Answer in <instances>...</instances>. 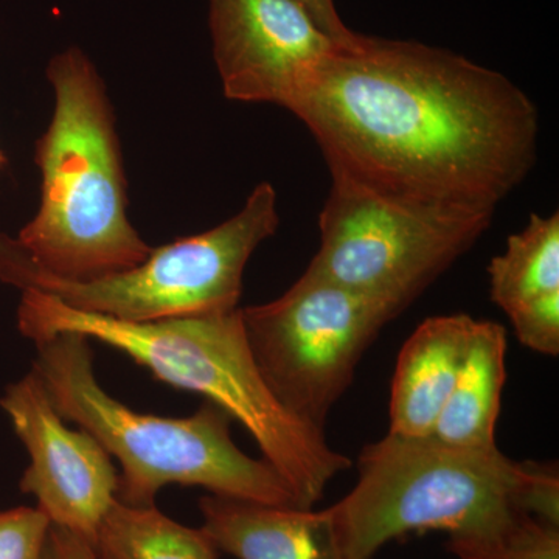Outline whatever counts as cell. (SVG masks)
<instances>
[{"instance_id":"cell-1","label":"cell","mask_w":559,"mask_h":559,"mask_svg":"<svg viewBox=\"0 0 559 559\" xmlns=\"http://www.w3.org/2000/svg\"><path fill=\"white\" fill-rule=\"evenodd\" d=\"M290 112L331 179L429 207L495 215L538 153L539 112L520 86L417 40L356 33Z\"/></svg>"},{"instance_id":"cell-2","label":"cell","mask_w":559,"mask_h":559,"mask_svg":"<svg viewBox=\"0 0 559 559\" xmlns=\"http://www.w3.org/2000/svg\"><path fill=\"white\" fill-rule=\"evenodd\" d=\"M17 308L22 336L39 344L75 333L130 356L154 380L198 393L241 423L285 479L299 509H312L330 481L352 466L322 429L286 409L250 352L241 308L226 314L130 323L76 311L25 288Z\"/></svg>"},{"instance_id":"cell-3","label":"cell","mask_w":559,"mask_h":559,"mask_svg":"<svg viewBox=\"0 0 559 559\" xmlns=\"http://www.w3.org/2000/svg\"><path fill=\"white\" fill-rule=\"evenodd\" d=\"M358 473L355 488L330 507L345 559H371L409 533L485 535L520 513L559 527L558 469L516 462L498 447L389 432L364 448Z\"/></svg>"},{"instance_id":"cell-4","label":"cell","mask_w":559,"mask_h":559,"mask_svg":"<svg viewBox=\"0 0 559 559\" xmlns=\"http://www.w3.org/2000/svg\"><path fill=\"white\" fill-rule=\"evenodd\" d=\"M53 117L36 143L40 204L14 240L36 270L91 280L131 270L151 246L128 218L127 178L100 73L79 47L47 68Z\"/></svg>"},{"instance_id":"cell-5","label":"cell","mask_w":559,"mask_h":559,"mask_svg":"<svg viewBox=\"0 0 559 559\" xmlns=\"http://www.w3.org/2000/svg\"><path fill=\"white\" fill-rule=\"evenodd\" d=\"M90 342L75 333L39 342L32 369L58 414L90 432L110 457L119 460L117 499L128 506H156L162 488L179 485L204 488L219 498L297 507L274 466L249 457L235 444L234 418L227 412L205 400L186 418L142 414L124 406L98 384Z\"/></svg>"},{"instance_id":"cell-6","label":"cell","mask_w":559,"mask_h":559,"mask_svg":"<svg viewBox=\"0 0 559 559\" xmlns=\"http://www.w3.org/2000/svg\"><path fill=\"white\" fill-rule=\"evenodd\" d=\"M278 226L277 191L263 182L230 219L153 249L138 266L105 277H55L36 270L13 238L0 235V280L49 294L73 310L121 322L226 314L238 310L250 257Z\"/></svg>"},{"instance_id":"cell-7","label":"cell","mask_w":559,"mask_h":559,"mask_svg":"<svg viewBox=\"0 0 559 559\" xmlns=\"http://www.w3.org/2000/svg\"><path fill=\"white\" fill-rule=\"evenodd\" d=\"M492 213L429 207L331 179L320 248L305 274L401 312L491 226Z\"/></svg>"},{"instance_id":"cell-8","label":"cell","mask_w":559,"mask_h":559,"mask_svg":"<svg viewBox=\"0 0 559 559\" xmlns=\"http://www.w3.org/2000/svg\"><path fill=\"white\" fill-rule=\"evenodd\" d=\"M388 301L301 274L278 299L241 308L253 359L280 403L325 428L364 353L400 314Z\"/></svg>"},{"instance_id":"cell-9","label":"cell","mask_w":559,"mask_h":559,"mask_svg":"<svg viewBox=\"0 0 559 559\" xmlns=\"http://www.w3.org/2000/svg\"><path fill=\"white\" fill-rule=\"evenodd\" d=\"M224 95L293 110L336 40L300 0H207Z\"/></svg>"},{"instance_id":"cell-10","label":"cell","mask_w":559,"mask_h":559,"mask_svg":"<svg viewBox=\"0 0 559 559\" xmlns=\"http://www.w3.org/2000/svg\"><path fill=\"white\" fill-rule=\"evenodd\" d=\"M0 407L31 457L20 488L35 496L50 525L94 544L119 492L109 452L84 429L72 430L35 370L3 392Z\"/></svg>"},{"instance_id":"cell-11","label":"cell","mask_w":559,"mask_h":559,"mask_svg":"<svg viewBox=\"0 0 559 559\" xmlns=\"http://www.w3.org/2000/svg\"><path fill=\"white\" fill-rule=\"evenodd\" d=\"M489 296L506 312L524 347L559 353V213H533L510 235L502 255L489 261Z\"/></svg>"},{"instance_id":"cell-12","label":"cell","mask_w":559,"mask_h":559,"mask_svg":"<svg viewBox=\"0 0 559 559\" xmlns=\"http://www.w3.org/2000/svg\"><path fill=\"white\" fill-rule=\"evenodd\" d=\"M202 530L237 559H345L330 509L204 496Z\"/></svg>"},{"instance_id":"cell-13","label":"cell","mask_w":559,"mask_h":559,"mask_svg":"<svg viewBox=\"0 0 559 559\" xmlns=\"http://www.w3.org/2000/svg\"><path fill=\"white\" fill-rule=\"evenodd\" d=\"M476 319L468 314L426 319L401 348L390 388V430L428 437L457 380Z\"/></svg>"},{"instance_id":"cell-14","label":"cell","mask_w":559,"mask_h":559,"mask_svg":"<svg viewBox=\"0 0 559 559\" xmlns=\"http://www.w3.org/2000/svg\"><path fill=\"white\" fill-rule=\"evenodd\" d=\"M506 355V329L491 320H476L457 380L429 437L455 448L498 447L495 433L507 380Z\"/></svg>"},{"instance_id":"cell-15","label":"cell","mask_w":559,"mask_h":559,"mask_svg":"<svg viewBox=\"0 0 559 559\" xmlns=\"http://www.w3.org/2000/svg\"><path fill=\"white\" fill-rule=\"evenodd\" d=\"M102 559H218V547L202 528L173 521L156 506L117 499L98 530Z\"/></svg>"},{"instance_id":"cell-16","label":"cell","mask_w":559,"mask_h":559,"mask_svg":"<svg viewBox=\"0 0 559 559\" xmlns=\"http://www.w3.org/2000/svg\"><path fill=\"white\" fill-rule=\"evenodd\" d=\"M448 550L459 559H559V530L520 513L495 532L451 536Z\"/></svg>"},{"instance_id":"cell-17","label":"cell","mask_w":559,"mask_h":559,"mask_svg":"<svg viewBox=\"0 0 559 559\" xmlns=\"http://www.w3.org/2000/svg\"><path fill=\"white\" fill-rule=\"evenodd\" d=\"M49 528L39 509L0 510V559H40Z\"/></svg>"},{"instance_id":"cell-18","label":"cell","mask_w":559,"mask_h":559,"mask_svg":"<svg viewBox=\"0 0 559 559\" xmlns=\"http://www.w3.org/2000/svg\"><path fill=\"white\" fill-rule=\"evenodd\" d=\"M40 559H102L94 544L69 530L50 525Z\"/></svg>"},{"instance_id":"cell-19","label":"cell","mask_w":559,"mask_h":559,"mask_svg":"<svg viewBox=\"0 0 559 559\" xmlns=\"http://www.w3.org/2000/svg\"><path fill=\"white\" fill-rule=\"evenodd\" d=\"M300 2L310 10L323 32L329 33L336 43L348 44L349 40L355 39L356 32L349 31L344 24L334 0H300Z\"/></svg>"},{"instance_id":"cell-20","label":"cell","mask_w":559,"mask_h":559,"mask_svg":"<svg viewBox=\"0 0 559 559\" xmlns=\"http://www.w3.org/2000/svg\"><path fill=\"white\" fill-rule=\"evenodd\" d=\"M5 164V156H3L2 151H0V165Z\"/></svg>"}]
</instances>
